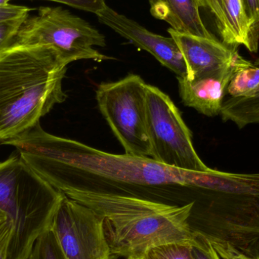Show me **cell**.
I'll return each instance as SVG.
<instances>
[{
  "label": "cell",
  "instance_id": "obj_1",
  "mask_svg": "<svg viewBox=\"0 0 259 259\" xmlns=\"http://www.w3.org/2000/svg\"><path fill=\"white\" fill-rule=\"evenodd\" d=\"M21 158L61 193L70 190L112 193L158 201L191 193L202 172L168 167L151 158L109 153L46 132L40 124L14 138Z\"/></svg>",
  "mask_w": 259,
  "mask_h": 259
},
{
  "label": "cell",
  "instance_id": "obj_5",
  "mask_svg": "<svg viewBox=\"0 0 259 259\" xmlns=\"http://www.w3.org/2000/svg\"><path fill=\"white\" fill-rule=\"evenodd\" d=\"M62 196L19 154L0 162V208L14 225L9 259H28L38 237L51 228Z\"/></svg>",
  "mask_w": 259,
  "mask_h": 259
},
{
  "label": "cell",
  "instance_id": "obj_17",
  "mask_svg": "<svg viewBox=\"0 0 259 259\" xmlns=\"http://www.w3.org/2000/svg\"><path fill=\"white\" fill-rule=\"evenodd\" d=\"M28 259H67L52 228L38 237Z\"/></svg>",
  "mask_w": 259,
  "mask_h": 259
},
{
  "label": "cell",
  "instance_id": "obj_27",
  "mask_svg": "<svg viewBox=\"0 0 259 259\" xmlns=\"http://www.w3.org/2000/svg\"><path fill=\"white\" fill-rule=\"evenodd\" d=\"M10 0H0V6H7Z\"/></svg>",
  "mask_w": 259,
  "mask_h": 259
},
{
  "label": "cell",
  "instance_id": "obj_15",
  "mask_svg": "<svg viewBox=\"0 0 259 259\" xmlns=\"http://www.w3.org/2000/svg\"><path fill=\"white\" fill-rule=\"evenodd\" d=\"M258 92L259 62L252 63L240 56L234 65L227 94L231 98H249Z\"/></svg>",
  "mask_w": 259,
  "mask_h": 259
},
{
  "label": "cell",
  "instance_id": "obj_6",
  "mask_svg": "<svg viewBox=\"0 0 259 259\" xmlns=\"http://www.w3.org/2000/svg\"><path fill=\"white\" fill-rule=\"evenodd\" d=\"M13 45L51 47L65 65L79 60L111 59L96 50L105 47L104 35L89 22L61 7H41L27 18L17 33Z\"/></svg>",
  "mask_w": 259,
  "mask_h": 259
},
{
  "label": "cell",
  "instance_id": "obj_21",
  "mask_svg": "<svg viewBox=\"0 0 259 259\" xmlns=\"http://www.w3.org/2000/svg\"><path fill=\"white\" fill-rule=\"evenodd\" d=\"M27 18L0 23V53L13 45L18 30Z\"/></svg>",
  "mask_w": 259,
  "mask_h": 259
},
{
  "label": "cell",
  "instance_id": "obj_10",
  "mask_svg": "<svg viewBox=\"0 0 259 259\" xmlns=\"http://www.w3.org/2000/svg\"><path fill=\"white\" fill-rule=\"evenodd\" d=\"M97 16L101 24L107 26L140 50L148 52L163 66L173 71L177 77H187L184 58L171 36L167 37L152 33L109 6H106Z\"/></svg>",
  "mask_w": 259,
  "mask_h": 259
},
{
  "label": "cell",
  "instance_id": "obj_9",
  "mask_svg": "<svg viewBox=\"0 0 259 259\" xmlns=\"http://www.w3.org/2000/svg\"><path fill=\"white\" fill-rule=\"evenodd\" d=\"M51 228L67 259H115L106 238L103 218L65 194Z\"/></svg>",
  "mask_w": 259,
  "mask_h": 259
},
{
  "label": "cell",
  "instance_id": "obj_20",
  "mask_svg": "<svg viewBox=\"0 0 259 259\" xmlns=\"http://www.w3.org/2000/svg\"><path fill=\"white\" fill-rule=\"evenodd\" d=\"M14 225L9 214L0 208V259H9Z\"/></svg>",
  "mask_w": 259,
  "mask_h": 259
},
{
  "label": "cell",
  "instance_id": "obj_4",
  "mask_svg": "<svg viewBox=\"0 0 259 259\" xmlns=\"http://www.w3.org/2000/svg\"><path fill=\"white\" fill-rule=\"evenodd\" d=\"M192 217L222 259H259V173L210 169L196 189Z\"/></svg>",
  "mask_w": 259,
  "mask_h": 259
},
{
  "label": "cell",
  "instance_id": "obj_25",
  "mask_svg": "<svg viewBox=\"0 0 259 259\" xmlns=\"http://www.w3.org/2000/svg\"><path fill=\"white\" fill-rule=\"evenodd\" d=\"M246 12L252 25V34L255 40H259V0H244Z\"/></svg>",
  "mask_w": 259,
  "mask_h": 259
},
{
  "label": "cell",
  "instance_id": "obj_13",
  "mask_svg": "<svg viewBox=\"0 0 259 259\" xmlns=\"http://www.w3.org/2000/svg\"><path fill=\"white\" fill-rule=\"evenodd\" d=\"M149 3L151 15L170 24L173 30L203 37H216L202 21L198 0H149Z\"/></svg>",
  "mask_w": 259,
  "mask_h": 259
},
{
  "label": "cell",
  "instance_id": "obj_26",
  "mask_svg": "<svg viewBox=\"0 0 259 259\" xmlns=\"http://www.w3.org/2000/svg\"><path fill=\"white\" fill-rule=\"evenodd\" d=\"M232 259H256L249 258V257L245 256V255H237V256L234 257Z\"/></svg>",
  "mask_w": 259,
  "mask_h": 259
},
{
  "label": "cell",
  "instance_id": "obj_18",
  "mask_svg": "<svg viewBox=\"0 0 259 259\" xmlns=\"http://www.w3.org/2000/svg\"><path fill=\"white\" fill-rule=\"evenodd\" d=\"M143 259H195L191 242L164 243L146 251Z\"/></svg>",
  "mask_w": 259,
  "mask_h": 259
},
{
  "label": "cell",
  "instance_id": "obj_12",
  "mask_svg": "<svg viewBox=\"0 0 259 259\" xmlns=\"http://www.w3.org/2000/svg\"><path fill=\"white\" fill-rule=\"evenodd\" d=\"M234 65L193 80L178 77L182 103L206 116L220 115Z\"/></svg>",
  "mask_w": 259,
  "mask_h": 259
},
{
  "label": "cell",
  "instance_id": "obj_8",
  "mask_svg": "<svg viewBox=\"0 0 259 259\" xmlns=\"http://www.w3.org/2000/svg\"><path fill=\"white\" fill-rule=\"evenodd\" d=\"M146 112L151 158L181 170H210L198 155L191 131L176 105L168 95L152 85L146 87Z\"/></svg>",
  "mask_w": 259,
  "mask_h": 259
},
{
  "label": "cell",
  "instance_id": "obj_11",
  "mask_svg": "<svg viewBox=\"0 0 259 259\" xmlns=\"http://www.w3.org/2000/svg\"><path fill=\"white\" fill-rule=\"evenodd\" d=\"M180 49L187 68V78L193 80L235 64L240 54L217 37L208 38L167 30Z\"/></svg>",
  "mask_w": 259,
  "mask_h": 259
},
{
  "label": "cell",
  "instance_id": "obj_23",
  "mask_svg": "<svg viewBox=\"0 0 259 259\" xmlns=\"http://www.w3.org/2000/svg\"><path fill=\"white\" fill-rule=\"evenodd\" d=\"M62 3L74 9L98 15L107 6L106 0H47Z\"/></svg>",
  "mask_w": 259,
  "mask_h": 259
},
{
  "label": "cell",
  "instance_id": "obj_22",
  "mask_svg": "<svg viewBox=\"0 0 259 259\" xmlns=\"http://www.w3.org/2000/svg\"><path fill=\"white\" fill-rule=\"evenodd\" d=\"M199 7L208 10L214 17L221 38L225 30V18L222 0H198Z\"/></svg>",
  "mask_w": 259,
  "mask_h": 259
},
{
  "label": "cell",
  "instance_id": "obj_16",
  "mask_svg": "<svg viewBox=\"0 0 259 259\" xmlns=\"http://www.w3.org/2000/svg\"><path fill=\"white\" fill-rule=\"evenodd\" d=\"M220 115L224 121H232L240 129L259 124V92L249 98L230 97L224 102Z\"/></svg>",
  "mask_w": 259,
  "mask_h": 259
},
{
  "label": "cell",
  "instance_id": "obj_28",
  "mask_svg": "<svg viewBox=\"0 0 259 259\" xmlns=\"http://www.w3.org/2000/svg\"><path fill=\"white\" fill-rule=\"evenodd\" d=\"M127 259H143V258H128Z\"/></svg>",
  "mask_w": 259,
  "mask_h": 259
},
{
  "label": "cell",
  "instance_id": "obj_14",
  "mask_svg": "<svg viewBox=\"0 0 259 259\" xmlns=\"http://www.w3.org/2000/svg\"><path fill=\"white\" fill-rule=\"evenodd\" d=\"M225 18V30L222 42L237 48L244 46L249 51L256 53L258 42L252 34L244 0H222Z\"/></svg>",
  "mask_w": 259,
  "mask_h": 259
},
{
  "label": "cell",
  "instance_id": "obj_3",
  "mask_svg": "<svg viewBox=\"0 0 259 259\" xmlns=\"http://www.w3.org/2000/svg\"><path fill=\"white\" fill-rule=\"evenodd\" d=\"M66 71L47 46L12 45L0 53V145L39 124L66 100Z\"/></svg>",
  "mask_w": 259,
  "mask_h": 259
},
{
  "label": "cell",
  "instance_id": "obj_19",
  "mask_svg": "<svg viewBox=\"0 0 259 259\" xmlns=\"http://www.w3.org/2000/svg\"><path fill=\"white\" fill-rule=\"evenodd\" d=\"M195 259H222L205 236L193 231L191 241Z\"/></svg>",
  "mask_w": 259,
  "mask_h": 259
},
{
  "label": "cell",
  "instance_id": "obj_7",
  "mask_svg": "<svg viewBox=\"0 0 259 259\" xmlns=\"http://www.w3.org/2000/svg\"><path fill=\"white\" fill-rule=\"evenodd\" d=\"M147 83L137 74L102 83L96 92L102 115L127 155L151 158L146 112Z\"/></svg>",
  "mask_w": 259,
  "mask_h": 259
},
{
  "label": "cell",
  "instance_id": "obj_24",
  "mask_svg": "<svg viewBox=\"0 0 259 259\" xmlns=\"http://www.w3.org/2000/svg\"><path fill=\"white\" fill-rule=\"evenodd\" d=\"M30 11L31 9L29 8L16 5L8 4L7 6H0V23L28 18Z\"/></svg>",
  "mask_w": 259,
  "mask_h": 259
},
{
  "label": "cell",
  "instance_id": "obj_2",
  "mask_svg": "<svg viewBox=\"0 0 259 259\" xmlns=\"http://www.w3.org/2000/svg\"><path fill=\"white\" fill-rule=\"evenodd\" d=\"M63 194L89 207L103 219L115 259L141 258L154 246L191 242L194 202L184 205L112 193L70 190Z\"/></svg>",
  "mask_w": 259,
  "mask_h": 259
}]
</instances>
